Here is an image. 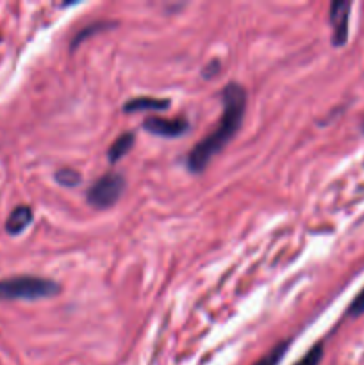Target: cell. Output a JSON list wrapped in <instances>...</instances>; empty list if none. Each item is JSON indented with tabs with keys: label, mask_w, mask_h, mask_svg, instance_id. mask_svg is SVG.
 <instances>
[{
	"label": "cell",
	"mask_w": 364,
	"mask_h": 365,
	"mask_svg": "<svg viewBox=\"0 0 364 365\" xmlns=\"http://www.w3.org/2000/svg\"><path fill=\"white\" fill-rule=\"evenodd\" d=\"M111 25H113L111 21H96V24L86 25V27L82 29V31H79L77 34H75V38L71 39V50L77 48V46L81 45V43L84 41L86 38H89V36H93V34H96V32L103 31V29L111 27Z\"/></svg>",
	"instance_id": "9"
},
{
	"label": "cell",
	"mask_w": 364,
	"mask_h": 365,
	"mask_svg": "<svg viewBox=\"0 0 364 365\" xmlns=\"http://www.w3.org/2000/svg\"><path fill=\"white\" fill-rule=\"evenodd\" d=\"M32 223V209L27 205H18L6 220V232L9 235H20Z\"/></svg>",
	"instance_id": "6"
},
{
	"label": "cell",
	"mask_w": 364,
	"mask_h": 365,
	"mask_svg": "<svg viewBox=\"0 0 364 365\" xmlns=\"http://www.w3.org/2000/svg\"><path fill=\"white\" fill-rule=\"evenodd\" d=\"M348 314L350 316H360V314H364V289L359 292V294H357V298L352 302V305H350V309H348Z\"/></svg>",
	"instance_id": "13"
},
{
	"label": "cell",
	"mask_w": 364,
	"mask_h": 365,
	"mask_svg": "<svg viewBox=\"0 0 364 365\" xmlns=\"http://www.w3.org/2000/svg\"><path fill=\"white\" fill-rule=\"evenodd\" d=\"M134 134L132 132H125V134H121L120 138H116V141L111 145V148L107 150V159H109V163H118V160L121 159V157L127 155L128 152H131V148L134 146Z\"/></svg>",
	"instance_id": "8"
},
{
	"label": "cell",
	"mask_w": 364,
	"mask_h": 365,
	"mask_svg": "<svg viewBox=\"0 0 364 365\" xmlns=\"http://www.w3.org/2000/svg\"><path fill=\"white\" fill-rule=\"evenodd\" d=\"M321 356H323V346L316 344L314 348H310L309 351H307L295 365H318L321 362Z\"/></svg>",
	"instance_id": "12"
},
{
	"label": "cell",
	"mask_w": 364,
	"mask_h": 365,
	"mask_svg": "<svg viewBox=\"0 0 364 365\" xmlns=\"http://www.w3.org/2000/svg\"><path fill=\"white\" fill-rule=\"evenodd\" d=\"M81 173L75 170H59L56 173V182L63 187H75V185L81 184Z\"/></svg>",
	"instance_id": "11"
},
{
	"label": "cell",
	"mask_w": 364,
	"mask_h": 365,
	"mask_svg": "<svg viewBox=\"0 0 364 365\" xmlns=\"http://www.w3.org/2000/svg\"><path fill=\"white\" fill-rule=\"evenodd\" d=\"M170 107L168 98H152V96H136L123 106L125 113H138V110H164Z\"/></svg>",
	"instance_id": "7"
},
{
	"label": "cell",
	"mask_w": 364,
	"mask_h": 365,
	"mask_svg": "<svg viewBox=\"0 0 364 365\" xmlns=\"http://www.w3.org/2000/svg\"><path fill=\"white\" fill-rule=\"evenodd\" d=\"M288 348H289V342L288 341L280 342V344L275 346V348L271 349V351L268 353V355H264L263 359L259 360V362H256L253 365H278V364H280L282 356H284L285 351H288Z\"/></svg>",
	"instance_id": "10"
},
{
	"label": "cell",
	"mask_w": 364,
	"mask_h": 365,
	"mask_svg": "<svg viewBox=\"0 0 364 365\" xmlns=\"http://www.w3.org/2000/svg\"><path fill=\"white\" fill-rule=\"evenodd\" d=\"M57 292H59V285L43 277L21 274V277L0 280V302H14V299L34 302V299L56 296Z\"/></svg>",
	"instance_id": "2"
},
{
	"label": "cell",
	"mask_w": 364,
	"mask_h": 365,
	"mask_svg": "<svg viewBox=\"0 0 364 365\" xmlns=\"http://www.w3.org/2000/svg\"><path fill=\"white\" fill-rule=\"evenodd\" d=\"M143 128L153 135L161 138H178L189 128V123L186 118H161V116H148L143 121Z\"/></svg>",
	"instance_id": "4"
},
{
	"label": "cell",
	"mask_w": 364,
	"mask_h": 365,
	"mask_svg": "<svg viewBox=\"0 0 364 365\" xmlns=\"http://www.w3.org/2000/svg\"><path fill=\"white\" fill-rule=\"evenodd\" d=\"M350 2H334L330 6V21L334 25V45L341 46L345 45L346 38H348V18H350Z\"/></svg>",
	"instance_id": "5"
},
{
	"label": "cell",
	"mask_w": 364,
	"mask_h": 365,
	"mask_svg": "<svg viewBox=\"0 0 364 365\" xmlns=\"http://www.w3.org/2000/svg\"><path fill=\"white\" fill-rule=\"evenodd\" d=\"M221 103H223V113L216 125V130L202 139L188 155V168L193 173H202L218 152L227 146V143L238 134L239 127L243 123L246 109V93L241 84L231 82L225 86L221 91Z\"/></svg>",
	"instance_id": "1"
},
{
	"label": "cell",
	"mask_w": 364,
	"mask_h": 365,
	"mask_svg": "<svg viewBox=\"0 0 364 365\" xmlns=\"http://www.w3.org/2000/svg\"><path fill=\"white\" fill-rule=\"evenodd\" d=\"M123 189L125 178L120 173H113V171L106 173L88 189L89 205L96 207V209H107L118 202Z\"/></svg>",
	"instance_id": "3"
}]
</instances>
